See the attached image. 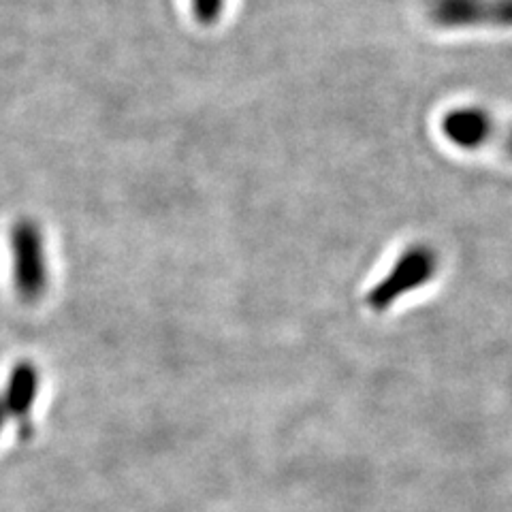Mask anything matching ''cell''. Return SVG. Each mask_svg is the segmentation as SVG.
<instances>
[{
    "mask_svg": "<svg viewBox=\"0 0 512 512\" xmlns=\"http://www.w3.org/2000/svg\"><path fill=\"white\" fill-rule=\"evenodd\" d=\"M9 254L15 295L26 303L39 301L47 291L50 274H47L45 235L35 218L20 216L13 220L9 229Z\"/></svg>",
    "mask_w": 512,
    "mask_h": 512,
    "instance_id": "6da1fadb",
    "label": "cell"
},
{
    "mask_svg": "<svg viewBox=\"0 0 512 512\" xmlns=\"http://www.w3.org/2000/svg\"><path fill=\"white\" fill-rule=\"evenodd\" d=\"M436 271L438 252L434 248L425 244L406 248L389 269V274L367 293V306L374 312H387L393 303L434 280Z\"/></svg>",
    "mask_w": 512,
    "mask_h": 512,
    "instance_id": "7a4b0ae2",
    "label": "cell"
},
{
    "mask_svg": "<svg viewBox=\"0 0 512 512\" xmlns=\"http://www.w3.org/2000/svg\"><path fill=\"white\" fill-rule=\"evenodd\" d=\"M427 18L444 30L512 28V0H427Z\"/></svg>",
    "mask_w": 512,
    "mask_h": 512,
    "instance_id": "3957f363",
    "label": "cell"
},
{
    "mask_svg": "<svg viewBox=\"0 0 512 512\" xmlns=\"http://www.w3.org/2000/svg\"><path fill=\"white\" fill-rule=\"evenodd\" d=\"M446 141L461 150H478L495 135V120L485 107L466 105L446 111L440 122Z\"/></svg>",
    "mask_w": 512,
    "mask_h": 512,
    "instance_id": "277c9868",
    "label": "cell"
},
{
    "mask_svg": "<svg viewBox=\"0 0 512 512\" xmlns=\"http://www.w3.org/2000/svg\"><path fill=\"white\" fill-rule=\"evenodd\" d=\"M39 387H41V376H39L37 365H32L30 361H20L11 370L5 389L0 391L11 412V419H15L20 425L22 438L32 436V431H35L30 423V414L37 404Z\"/></svg>",
    "mask_w": 512,
    "mask_h": 512,
    "instance_id": "5b68a950",
    "label": "cell"
},
{
    "mask_svg": "<svg viewBox=\"0 0 512 512\" xmlns=\"http://www.w3.org/2000/svg\"><path fill=\"white\" fill-rule=\"evenodd\" d=\"M224 7H227V0H190L192 18L205 28L216 26L220 22Z\"/></svg>",
    "mask_w": 512,
    "mask_h": 512,
    "instance_id": "8992f818",
    "label": "cell"
},
{
    "mask_svg": "<svg viewBox=\"0 0 512 512\" xmlns=\"http://www.w3.org/2000/svg\"><path fill=\"white\" fill-rule=\"evenodd\" d=\"M11 419V412H9V408H7V404H5V397H3V393H0V431L5 429V425H7V421Z\"/></svg>",
    "mask_w": 512,
    "mask_h": 512,
    "instance_id": "52a82bcc",
    "label": "cell"
},
{
    "mask_svg": "<svg viewBox=\"0 0 512 512\" xmlns=\"http://www.w3.org/2000/svg\"><path fill=\"white\" fill-rule=\"evenodd\" d=\"M504 150H506V154L512 158V124L508 126V131H506V135H504Z\"/></svg>",
    "mask_w": 512,
    "mask_h": 512,
    "instance_id": "ba28073f",
    "label": "cell"
}]
</instances>
